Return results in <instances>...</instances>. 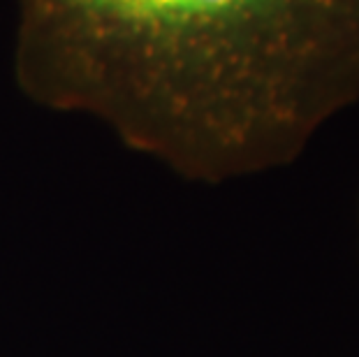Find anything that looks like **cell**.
<instances>
[{
    "instance_id": "6da1fadb",
    "label": "cell",
    "mask_w": 359,
    "mask_h": 357,
    "mask_svg": "<svg viewBox=\"0 0 359 357\" xmlns=\"http://www.w3.org/2000/svg\"><path fill=\"white\" fill-rule=\"evenodd\" d=\"M17 72L202 177L297 156L359 97V0H14Z\"/></svg>"
}]
</instances>
